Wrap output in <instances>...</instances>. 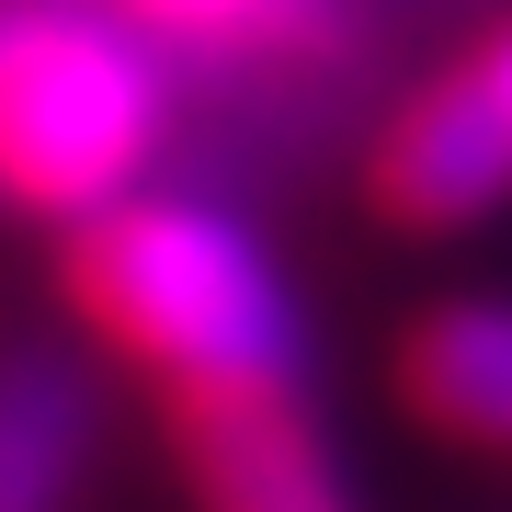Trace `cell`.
<instances>
[{
    "label": "cell",
    "instance_id": "6",
    "mask_svg": "<svg viewBox=\"0 0 512 512\" xmlns=\"http://www.w3.org/2000/svg\"><path fill=\"white\" fill-rule=\"evenodd\" d=\"M399 399L456 444L512 456V296H444L399 342Z\"/></svg>",
    "mask_w": 512,
    "mask_h": 512
},
{
    "label": "cell",
    "instance_id": "4",
    "mask_svg": "<svg viewBox=\"0 0 512 512\" xmlns=\"http://www.w3.org/2000/svg\"><path fill=\"white\" fill-rule=\"evenodd\" d=\"M171 444H183L194 512H365L308 376L171 387Z\"/></svg>",
    "mask_w": 512,
    "mask_h": 512
},
{
    "label": "cell",
    "instance_id": "7",
    "mask_svg": "<svg viewBox=\"0 0 512 512\" xmlns=\"http://www.w3.org/2000/svg\"><path fill=\"white\" fill-rule=\"evenodd\" d=\"M171 69H205V57H353V69H387L365 35L319 12V0H114Z\"/></svg>",
    "mask_w": 512,
    "mask_h": 512
},
{
    "label": "cell",
    "instance_id": "1",
    "mask_svg": "<svg viewBox=\"0 0 512 512\" xmlns=\"http://www.w3.org/2000/svg\"><path fill=\"white\" fill-rule=\"evenodd\" d=\"M69 296L103 342L148 353L171 387L308 376V308L239 205L194 183H137L69 228Z\"/></svg>",
    "mask_w": 512,
    "mask_h": 512
},
{
    "label": "cell",
    "instance_id": "2",
    "mask_svg": "<svg viewBox=\"0 0 512 512\" xmlns=\"http://www.w3.org/2000/svg\"><path fill=\"white\" fill-rule=\"evenodd\" d=\"M171 160V57L114 0H0V205L103 217Z\"/></svg>",
    "mask_w": 512,
    "mask_h": 512
},
{
    "label": "cell",
    "instance_id": "8",
    "mask_svg": "<svg viewBox=\"0 0 512 512\" xmlns=\"http://www.w3.org/2000/svg\"><path fill=\"white\" fill-rule=\"evenodd\" d=\"M319 12L387 57V35H399V23H433V12H490V0H319Z\"/></svg>",
    "mask_w": 512,
    "mask_h": 512
},
{
    "label": "cell",
    "instance_id": "3",
    "mask_svg": "<svg viewBox=\"0 0 512 512\" xmlns=\"http://www.w3.org/2000/svg\"><path fill=\"white\" fill-rule=\"evenodd\" d=\"M365 183L399 228H467L490 205H512V12L456 69H433L399 103H376Z\"/></svg>",
    "mask_w": 512,
    "mask_h": 512
},
{
    "label": "cell",
    "instance_id": "5",
    "mask_svg": "<svg viewBox=\"0 0 512 512\" xmlns=\"http://www.w3.org/2000/svg\"><path fill=\"white\" fill-rule=\"evenodd\" d=\"M92 365L69 342H12L0 353V512H69L92 478Z\"/></svg>",
    "mask_w": 512,
    "mask_h": 512
}]
</instances>
